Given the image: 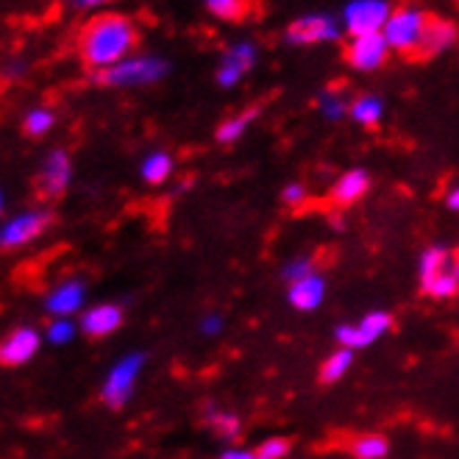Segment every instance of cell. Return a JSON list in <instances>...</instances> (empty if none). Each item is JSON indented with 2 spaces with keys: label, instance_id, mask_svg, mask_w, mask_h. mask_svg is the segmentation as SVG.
I'll use <instances>...</instances> for the list:
<instances>
[{
  "label": "cell",
  "instance_id": "6da1fadb",
  "mask_svg": "<svg viewBox=\"0 0 459 459\" xmlns=\"http://www.w3.org/2000/svg\"><path fill=\"white\" fill-rule=\"evenodd\" d=\"M140 29L137 20L120 12L95 14L78 34V56L92 73L109 70L137 53Z\"/></svg>",
  "mask_w": 459,
  "mask_h": 459
},
{
  "label": "cell",
  "instance_id": "7a4b0ae2",
  "mask_svg": "<svg viewBox=\"0 0 459 459\" xmlns=\"http://www.w3.org/2000/svg\"><path fill=\"white\" fill-rule=\"evenodd\" d=\"M170 75V62L161 53H131L128 59L120 65L92 73V81L109 90H143V87H156Z\"/></svg>",
  "mask_w": 459,
  "mask_h": 459
},
{
  "label": "cell",
  "instance_id": "3957f363",
  "mask_svg": "<svg viewBox=\"0 0 459 459\" xmlns=\"http://www.w3.org/2000/svg\"><path fill=\"white\" fill-rule=\"evenodd\" d=\"M420 292L429 299L448 301L459 292V251L446 246H431L418 259Z\"/></svg>",
  "mask_w": 459,
  "mask_h": 459
},
{
  "label": "cell",
  "instance_id": "277c9868",
  "mask_svg": "<svg viewBox=\"0 0 459 459\" xmlns=\"http://www.w3.org/2000/svg\"><path fill=\"white\" fill-rule=\"evenodd\" d=\"M429 22H431V14L423 6L401 4L393 9L382 37L390 45V50L398 53V56H420Z\"/></svg>",
  "mask_w": 459,
  "mask_h": 459
},
{
  "label": "cell",
  "instance_id": "5b68a950",
  "mask_svg": "<svg viewBox=\"0 0 459 459\" xmlns=\"http://www.w3.org/2000/svg\"><path fill=\"white\" fill-rule=\"evenodd\" d=\"M281 39L287 48H317V45H337L345 39L340 14L332 12H304L299 17H292L284 31Z\"/></svg>",
  "mask_w": 459,
  "mask_h": 459
},
{
  "label": "cell",
  "instance_id": "8992f818",
  "mask_svg": "<svg viewBox=\"0 0 459 459\" xmlns=\"http://www.w3.org/2000/svg\"><path fill=\"white\" fill-rule=\"evenodd\" d=\"M393 0H345L340 9V22L345 37L382 34L393 14Z\"/></svg>",
  "mask_w": 459,
  "mask_h": 459
},
{
  "label": "cell",
  "instance_id": "52a82bcc",
  "mask_svg": "<svg viewBox=\"0 0 459 459\" xmlns=\"http://www.w3.org/2000/svg\"><path fill=\"white\" fill-rule=\"evenodd\" d=\"M259 65V48L251 39H237L229 42L214 67V84L221 90H234L246 81Z\"/></svg>",
  "mask_w": 459,
  "mask_h": 459
},
{
  "label": "cell",
  "instance_id": "ba28073f",
  "mask_svg": "<svg viewBox=\"0 0 459 459\" xmlns=\"http://www.w3.org/2000/svg\"><path fill=\"white\" fill-rule=\"evenodd\" d=\"M143 368H145V354L143 351H134V354L123 357L109 373H106L103 390H100L106 407H112V410L126 407L134 395V387H137V382H140Z\"/></svg>",
  "mask_w": 459,
  "mask_h": 459
},
{
  "label": "cell",
  "instance_id": "9c48e42d",
  "mask_svg": "<svg viewBox=\"0 0 459 459\" xmlns=\"http://www.w3.org/2000/svg\"><path fill=\"white\" fill-rule=\"evenodd\" d=\"M390 329H393V315L385 309H373L357 323H340L334 329V340L340 348L357 351V348H368L376 340H382Z\"/></svg>",
  "mask_w": 459,
  "mask_h": 459
},
{
  "label": "cell",
  "instance_id": "30bf717a",
  "mask_svg": "<svg viewBox=\"0 0 459 459\" xmlns=\"http://www.w3.org/2000/svg\"><path fill=\"white\" fill-rule=\"evenodd\" d=\"M390 53L393 50L382 34H365V37H348L342 59L354 73L370 75V73H379L387 65Z\"/></svg>",
  "mask_w": 459,
  "mask_h": 459
},
{
  "label": "cell",
  "instance_id": "8fae6325",
  "mask_svg": "<svg viewBox=\"0 0 459 459\" xmlns=\"http://www.w3.org/2000/svg\"><path fill=\"white\" fill-rule=\"evenodd\" d=\"M50 212L48 209H34V212H22L17 218L6 221L0 226V248H20L25 242L37 239L48 226H50Z\"/></svg>",
  "mask_w": 459,
  "mask_h": 459
},
{
  "label": "cell",
  "instance_id": "7c38bea8",
  "mask_svg": "<svg viewBox=\"0 0 459 459\" xmlns=\"http://www.w3.org/2000/svg\"><path fill=\"white\" fill-rule=\"evenodd\" d=\"M73 181V159L67 151L53 148L42 159V170H39V190L48 198H59Z\"/></svg>",
  "mask_w": 459,
  "mask_h": 459
},
{
  "label": "cell",
  "instance_id": "4fadbf2b",
  "mask_svg": "<svg viewBox=\"0 0 459 459\" xmlns=\"http://www.w3.org/2000/svg\"><path fill=\"white\" fill-rule=\"evenodd\" d=\"M42 345V337L37 329L31 326H20L14 332H9L4 340H0V365L6 368H17L25 365L37 357V351Z\"/></svg>",
  "mask_w": 459,
  "mask_h": 459
},
{
  "label": "cell",
  "instance_id": "5bb4252c",
  "mask_svg": "<svg viewBox=\"0 0 459 459\" xmlns=\"http://www.w3.org/2000/svg\"><path fill=\"white\" fill-rule=\"evenodd\" d=\"M456 45H459V25L448 17H431L420 56H426V59L446 56V53H451Z\"/></svg>",
  "mask_w": 459,
  "mask_h": 459
},
{
  "label": "cell",
  "instance_id": "9a60e30c",
  "mask_svg": "<svg viewBox=\"0 0 459 459\" xmlns=\"http://www.w3.org/2000/svg\"><path fill=\"white\" fill-rule=\"evenodd\" d=\"M323 299H326V279L320 273H312L287 287V301L295 312H315Z\"/></svg>",
  "mask_w": 459,
  "mask_h": 459
},
{
  "label": "cell",
  "instance_id": "2e32d148",
  "mask_svg": "<svg viewBox=\"0 0 459 459\" xmlns=\"http://www.w3.org/2000/svg\"><path fill=\"white\" fill-rule=\"evenodd\" d=\"M78 326L90 337H106L123 326V309L117 304H98L81 315Z\"/></svg>",
  "mask_w": 459,
  "mask_h": 459
},
{
  "label": "cell",
  "instance_id": "e0dca14e",
  "mask_svg": "<svg viewBox=\"0 0 459 459\" xmlns=\"http://www.w3.org/2000/svg\"><path fill=\"white\" fill-rule=\"evenodd\" d=\"M368 190H370V173L365 168H351L334 181L332 201L337 206H351V204L362 201L368 195Z\"/></svg>",
  "mask_w": 459,
  "mask_h": 459
},
{
  "label": "cell",
  "instance_id": "ac0fdd59",
  "mask_svg": "<svg viewBox=\"0 0 459 459\" xmlns=\"http://www.w3.org/2000/svg\"><path fill=\"white\" fill-rule=\"evenodd\" d=\"M385 115H387V103H385L382 95L359 92V95H354V100H351L348 120L362 126V128H376V126H382Z\"/></svg>",
  "mask_w": 459,
  "mask_h": 459
},
{
  "label": "cell",
  "instance_id": "d6986e66",
  "mask_svg": "<svg viewBox=\"0 0 459 459\" xmlns=\"http://www.w3.org/2000/svg\"><path fill=\"white\" fill-rule=\"evenodd\" d=\"M45 307H48V312L53 317H70V315H75L81 307H84V284L75 281V279L62 281L56 290L48 295Z\"/></svg>",
  "mask_w": 459,
  "mask_h": 459
},
{
  "label": "cell",
  "instance_id": "ffe728a7",
  "mask_svg": "<svg viewBox=\"0 0 459 459\" xmlns=\"http://www.w3.org/2000/svg\"><path fill=\"white\" fill-rule=\"evenodd\" d=\"M351 100L354 98L345 92V87H323L315 95V109L326 123H342V120H348Z\"/></svg>",
  "mask_w": 459,
  "mask_h": 459
},
{
  "label": "cell",
  "instance_id": "44dd1931",
  "mask_svg": "<svg viewBox=\"0 0 459 459\" xmlns=\"http://www.w3.org/2000/svg\"><path fill=\"white\" fill-rule=\"evenodd\" d=\"M259 120V109L256 106H251V109H242V112H237V115H229L221 126H218V131H214V140H218L221 145H234V143H239L246 134L251 131V126Z\"/></svg>",
  "mask_w": 459,
  "mask_h": 459
},
{
  "label": "cell",
  "instance_id": "7402d4cb",
  "mask_svg": "<svg viewBox=\"0 0 459 459\" xmlns=\"http://www.w3.org/2000/svg\"><path fill=\"white\" fill-rule=\"evenodd\" d=\"M176 170V161L168 151H151L143 161H140V176L145 184L151 186H159V184H165Z\"/></svg>",
  "mask_w": 459,
  "mask_h": 459
},
{
  "label": "cell",
  "instance_id": "603a6c76",
  "mask_svg": "<svg viewBox=\"0 0 459 459\" xmlns=\"http://www.w3.org/2000/svg\"><path fill=\"white\" fill-rule=\"evenodd\" d=\"M206 426L214 431L218 437H223V440H237L239 437V429H242V423H239V418L231 412V410H221V407H206Z\"/></svg>",
  "mask_w": 459,
  "mask_h": 459
},
{
  "label": "cell",
  "instance_id": "cb8c5ba5",
  "mask_svg": "<svg viewBox=\"0 0 459 459\" xmlns=\"http://www.w3.org/2000/svg\"><path fill=\"white\" fill-rule=\"evenodd\" d=\"M351 365H354V351L337 348L334 354H329L326 359H323V365H320V382H323V385H334V382H340L342 376L351 370Z\"/></svg>",
  "mask_w": 459,
  "mask_h": 459
},
{
  "label": "cell",
  "instance_id": "d4e9b609",
  "mask_svg": "<svg viewBox=\"0 0 459 459\" xmlns=\"http://www.w3.org/2000/svg\"><path fill=\"white\" fill-rule=\"evenodd\" d=\"M204 9L223 22H237L251 12V0H201Z\"/></svg>",
  "mask_w": 459,
  "mask_h": 459
},
{
  "label": "cell",
  "instance_id": "484cf974",
  "mask_svg": "<svg viewBox=\"0 0 459 459\" xmlns=\"http://www.w3.org/2000/svg\"><path fill=\"white\" fill-rule=\"evenodd\" d=\"M53 126H56V115H53L50 106H31L22 117V131L29 137H45Z\"/></svg>",
  "mask_w": 459,
  "mask_h": 459
},
{
  "label": "cell",
  "instance_id": "4316f807",
  "mask_svg": "<svg viewBox=\"0 0 459 459\" xmlns=\"http://www.w3.org/2000/svg\"><path fill=\"white\" fill-rule=\"evenodd\" d=\"M351 454L357 459H385L390 454V443L382 435H359L351 443Z\"/></svg>",
  "mask_w": 459,
  "mask_h": 459
},
{
  "label": "cell",
  "instance_id": "83f0119b",
  "mask_svg": "<svg viewBox=\"0 0 459 459\" xmlns=\"http://www.w3.org/2000/svg\"><path fill=\"white\" fill-rule=\"evenodd\" d=\"M312 273H317V270H315V264H312L309 256H295V259H290L281 267V276H284L287 284H295V281H301V279H307Z\"/></svg>",
  "mask_w": 459,
  "mask_h": 459
},
{
  "label": "cell",
  "instance_id": "f1b7e54d",
  "mask_svg": "<svg viewBox=\"0 0 459 459\" xmlns=\"http://www.w3.org/2000/svg\"><path fill=\"white\" fill-rule=\"evenodd\" d=\"M75 337V323L70 317H56L48 326V342L53 345H67Z\"/></svg>",
  "mask_w": 459,
  "mask_h": 459
},
{
  "label": "cell",
  "instance_id": "f546056e",
  "mask_svg": "<svg viewBox=\"0 0 459 459\" xmlns=\"http://www.w3.org/2000/svg\"><path fill=\"white\" fill-rule=\"evenodd\" d=\"M290 454V440L287 437H267L256 448V459H284Z\"/></svg>",
  "mask_w": 459,
  "mask_h": 459
},
{
  "label": "cell",
  "instance_id": "4dcf8cb0",
  "mask_svg": "<svg viewBox=\"0 0 459 459\" xmlns=\"http://www.w3.org/2000/svg\"><path fill=\"white\" fill-rule=\"evenodd\" d=\"M307 201V186L301 184V181H290V184H284V190H281V204H287V206H301Z\"/></svg>",
  "mask_w": 459,
  "mask_h": 459
},
{
  "label": "cell",
  "instance_id": "1f68e13d",
  "mask_svg": "<svg viewBox=\"0 0 459 459\" xmlns=\"http://www.w3.org/2000/svg\"><path fill=\"white\" fill-rule=\"evenodd\" d=\"M223 332V315L218 312H209L201 317V334L204 337H218Z\"/></svg>",
  "mask_w": 459,
  "mask_h": 459
},
{
  "label": "cell",
  "instance_id": "d6a6232c",
  "mask_svg": "<svg viewBox=\"0 0 459 459\" xmlns=\"http://www.w3.org/2000/svg\"><path fill=\"white\" fill-rule=\"evenodd\" d=\"M112 4H120V0H70V6L78 12H98V9H106Z\"/></svg>",
  "mask_w": 459,
  "mask_h": 459
},
{
  "label": "cell",
  "instance_id": "836d02e7",
  "mask_svg": "<svg viewBox=\"0 0 459 459\" xmlns=\"http://www.w3.org/2000/svg\"><path fill=\"white\" fill-rule=\"evenodd\" d=\"M221 459H256V451H251V448H237V446H231V448H226V451L221 454Z\"/></svg>",
  "mask_w": 459,
  "mask_h": 459
},
{
  "label": "cell",
  "instance_id": "e575fe53",
  "mask_svg": "<svg viewBox=\"0 0 459 459\" xmlns=\"http://www.w3.org/2000/svg\"><path fill=\"white\" fill-rule=\"evenodd\" d=\"M446 209H451V212H459V184H454L451 190L446 193Z\"/></svg>",
  "mask_w": 459,
  "mask_h": 459
},
{
  "label": "cell",
  "instance_id": "d590c367",
  "mask_svg": "<svg viewBox=\"0 0 459 459\" xmlns=\"http://www.w3.org/2000/svg\"><path fill=\"white\" fill-rule=\"evenodd\" d=\"M0 214H4V193H0Z\"/></svg>",
  "mask_w": 459,
  "mask_h": 459
}]
</instances>
